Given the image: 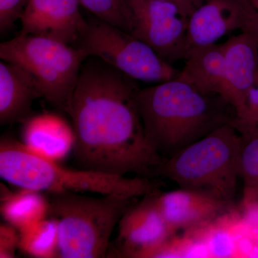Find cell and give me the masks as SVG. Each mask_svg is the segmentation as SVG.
Listing matches in <instances>:
<instances>
[{"label": "cell", "instance_id": "1", "mask_svg": "<svg viewBox=\"0 0 258 258\" xmlns=\"http://www.w3.org/2000/svg\"><path fill=\"white\" fill-rule=\"evenodd\" d=\"M136 80L99 61L81 68L66 113L83 169L115 175L156 174L163 159L148 142L137 103Z\"/></svg>", "mask_w": 258, "mask_h": 258}, {"label": "cell", "instance_id": "2", "mask_svg": "<svg viewBox=\"0 0 258 258\" xmlns=\"http://www.w3.org/2000/svg\"><path fill=\"white\" fill-rule=\"evenodd\" d=\"M137 103L148 142L163 160L235 116L222 96L205 94L178 78L139 88Z\"/></svg>", "mask_w": 258, "mask_h": 258}, {"label": "cell", "instance_id": "3", "mask_svg": "<svg viewBox=\"0 0 258 258\" xmlns=\"http://www.w3.org/2000/svg\"><path fill=\"white\" fill-rule=\"evenodd\" d=\"M0 176L19 189L40 192H92L130 198L156 191L146 177L128 178L101 171L72 169L30 152L9 136L0 140Z\"/></svg>", "mask_w": 258, "mask_h": 258}, {"label": "cell", "instance_id": "4", "mask_svg": "<svg viewBox=\"0 0 258 258\" xmlns=\"http://www.w3.org/2000/svg\"><path fill=\"white\" fill-rule=\"evenodd\" d=\"M242 148V137L227 123L163 161L156 174L180 188L234 203Z\"/></svg>", "mask_w": 258, "mask_h": 258}, {"label": "cell", "instance_id": "5", "mask_svg": "<svg viewBox=\"0 0 258 258\" xmlns=\"http://www.w3.org/2000/svg\"><path fill=\"white\" fill-rule=\"evenodd\" d=\"M47 197L49 216L58 225L60 258L106 257L113 230L134 200L113 195L91 198L72 191Z\"/></svg>", "mask_w": 258, "mask_h": 258}, {"label": "cell", "instance_id": "6", "mask_svg": "<svg viewBox=\"0 0 258 258\" xmlns=\"http://www.w3.org/2000/svg\"><path fill=\"white\" fill-rule=\"evenodd\" d=\"M0 57L29 71L38 81L42 97L66 112L88 56L79 47L47 37L19 35L0 44Z\"/></svg>", "mask_w": 258, "mask_h": 258}, {"label": "cell", "instance_id": "7", "mask_svg": "<svg viewBox=\"0 0 258 258\" xmlns=\"http://www.w3.org/2000/svg\"><path fill=\"white\" fill-rule=\"evenodd\" d=\"M76 47L134 80L163 83L180 74L147 43L96 17L87 20Z\"/></svg>", "mask_w": 258, "mask_h": 258}, {"label": "cell", "instance_id": "8", "mask_svg": "<svg viewBox=\"0 0 258 258\" xmlns=\"http://www.w3.org/2000/svg\"><path fill=\"white\" fill-rule=\"evenodd\" d=\"M129 33L149 45L166 62L184 60L187 14L179 5L163 0H123Z\"/></svg>", "mask_w": 258, "mask_h": 258}, {"label": "cell", "instance_id": "9", "mask_svg": "<svg viewBox=\"0 0 258 258\" xmlns=\"http://www.w3.org/2000/svg\"><path fill=\"white\" fill-rule=\"evenodd\" d=\"M257 11L249 0H191L186 56L193 49L217 44L235 30L244 31Z\"/></svg>", "mask_w": 258, "mask_h": 258}, {"label": "cell", "instance_id": "10", "mask_svg": "<svg viewBox=\"0 0 258 258\" xmlns=\"http://www.w3.org/2000/svg\"><path fill=\"white\" fill-rule=\"evenodd\" d=\"M157 191L144 195L132 205L118 222L119 255L124 257H155L159 249L175 235L158 208Z\"/></svg>", "mask_w": 258, "mask_h": 258}, {"label": "cell", "instance_id": "11", "mask_svg": "<svg viewBox=\"0 0 258 258\" xmlns=\"http://www.w3.org/2000/svg\"><path fill=\"white\" fill-rule=\"evenodd\" d=\"M80 5L79 0H29L20 19V35L77 45L87 27Z\"/></svg>", "mask_w": 258, "mask_h": 258}, {"label": "cell", "instance_id": "12", "mask_svg": "<svg viewBox=\"0 0 258 258\" xmlns=\"http://www.w3.org/2000/svg\"><path fill=\"white\" fill-rule=\"evenodd\" d=\"M225 87L222 98L235 111L243 109L251 88L258 78V41L247 32L230 37L223 43Z\"/></svg>", "mask_w": 258, "mask_h": 258}, {"label": "cell", "instance_id": "13", "mask_svg": "<svg viewBox=\"0 0 258 258\" xmlns=\"http://www.w3.org/2000/svg\"><path fill=\"white\" fill-rule=\"evenodd\" d=\"M158 208L171 232L190 230L213 221L233 210L234 203L180 188L157 193Z\"/></svg>", "mask_w": 258, "mask_h": 258}, {"label": "cell", "instance_id": "14", "mask_svg": "<svg viewBox=\"0 0 258 258\" xmlns=\"http://www.w3.org/2000/svg\"><path fill=\"white\" fill-rule=\"evenodd\" d=\"M22 143L35 155L60 162L74 152L73 125L56 113L33 115L24 123Z\"/></svg>", "mask_w": 258, "mask_h": 258}, {"label": "cell", "instance_id": "15", "mask_svg": "<svg viewBox=\"0 0 258 258\" xmlns=\"http://www.w3.org/2000/svg\"><path fill=\"white\" fill-rule=\"evenodd\" d=\"M42 97L37 79L22 66L0 62V123H25L32 113V103Z\"/></svg>", "mask_w": 258, "mask_h": 258}, {"label": "cell", "instance_id": "16", "mask_svg": "<svg viewBox=\"0 0 258 258\" xmlns=\"http://www.w3.org/2000/svg\"><path fill=\"white\" fill-rule=\"evenodd\" d=\"M185 60L186 63L178 79L205 94L222 97L225 87L223 43L193 49L188 52Z\"/></svg>", "mask_w": 258, "mask_h": 258}, {"label": "cell", "instance_id": "17", "mask_svg": "<svg viewBox=\"0 0 258 258\" xmlns=\"http://www.w3.org/2000/svg\"><path fill=\"white\" fill-rule=\"evenodd\" d=\"M49 211L48 198L40 191L28 189L1 191L2 216L18 231L46 218Z\"/></svg>", "mask_w": 258, "mask_h": 258}, {"label": "cell", "instance_id": "18", "mask_svg": "<svg viewBox=\"0 0 258 258\" xmlns=\"http://www.w3.org/2000/svg\"><path fill=\"white\" fill-rule=\"evenodd\" d=\"M18 232L19 249L25 254L37 258L58 256V225L54 217H46Z\"/></svg>", "mask_w": 258, "mask_h": 258}, {"label": "cell", "instance_id": "19", "mask_svg": "<svg viewBox=\"0 0 258 258\" xmlns=\"http://www.w3.org/2000/svg\"><path fill=\"white\" fill-rule=\"evenodd\" d=\"M240 178L243 181L241 207L245 212L258 205V138L242 141Z\"/></svg>", "mask_w": 258, "mask_h": 258}, {"label": "cell", "instance_id": "20", "mask_svg": "<svg viewBox=\"0 0 258 258\" xmlns=\"http://www.w3.org/2000/svg\"><path fill=\"white\" fill-rule=\"evenodd\" d=\"M96 18L129 32L128 12L123 0H79Z\"/></svg>", "mask_w": 258, "mask_h": 258}, {"label": "cell", "instance_id": "21", "mask_svg": "<svg viewBox=\"0 0 258 258\" xmlns=\"http://www.w3.org/2000/svg\"><path fill=\"white\" fill-rule=\"evenodd\" d=\"M231 124L240 134L242 141L258 138V78L249 91L243 109L235 115Z\"/></svg>", "mask_w": 258, "mask_h": 258}, {"label": "cell", "instance_id": "22", "mask_svg": "<svg viewBox=\"0 0 258 258\" xmlns=\"http://www.w3.org/2000/svg\"><path fill=\"white\" fill-rule=\"evenodd\" d=\"M28 0H0V30H8L21 19Z\"/></svg>", "mask_w": 258, "mask_h": 258}, {"label": "cell", "instance_id": "23", "mask_svg": "<svg viewBox=\"0 0 258 258\" xmlns=\"http://www.w3.org/2000/svg\"><path fill=\"white\" fill-rule=\"evenodd\" d=\"M17 229L8 223L0 225V257H15V251L19 248L20 233Z\"/></svg>", "mask_w": 258, "mask_h": 258}, {"label": "cell", "instance_id": "24", "mask_svg": "<svg viewBox=\"0 0 258 258\" xmlns=\"http://www.w3.org/2000/svg\"><path fill=\"white\" fill-rule=\"evenodd\" d=\"M243 32H247L249 33L252 34L257 39L258 41V11L254 15L252 20L249 22L248 25H247V28H246Z\"/></svg>", "mask_w": 258, "mask_h": 258}, {"label": "cell", "instance_id": "25", "mask_svg": "<svg viewBox=\"0 0 258 258\" xmlns=\"http://www.w3.org/2000/svg\"><path fill=\"white\" fill-rule=\"evenodd\" d=\"M163 1L175 3V4L179 5L180 8H182L186 12V14H187L188 10H189L191 0H163Z\"/></svg>", "mask_w": 258, "mask_h": 258}, {"label": "cell", "instance_id": "26", "mask_svg": "<svg viewBox=\"0 0 258 258\" xmlns=\"http://www.w3.org/2000/svg\"><path fill=\"white\" fill-rule=\"evenodd\" d=\"M249 1L251 2L254 8L258 11V0H249Z\"/></svg>", "mask_w": 258, "mask_h": 258}, {"label": "cell", "instance_id": "27", "mask_svg": "<svg viewBox=\"0 0 258 258\" xmlns=\"http://www.w3.org/2000/svg\"><path fill=\"white\" fill-rule=\"evenodd\" d=\"M254 208H258V205H257V206L254 207V208H252V209H254ZM252 209H250V210H252ZM247 211H248V210H247Z\"/></svg>", "mask_w": 258, "mask_h": 258}, {"label": "cell", "instance_id": "28", "mask_svg": "<svg viewBox=\"0 0 258 258\" xmlns=\"http://www.w3.org/2000/svg\"><path fill=\"white\" fill-rule=\"evenodd\" d=\"M28 1H29V0H28Z\"/></svg>", "mask_w": 258, "mask_h": 258}]
</instances>
